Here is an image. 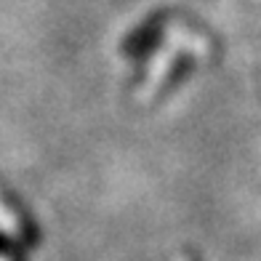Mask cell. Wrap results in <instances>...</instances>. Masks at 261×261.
I'll return each instance as SVG.
<instances>
[]
</instances>
